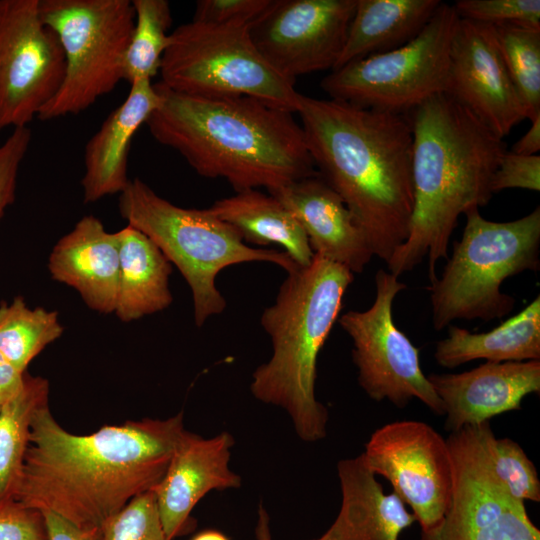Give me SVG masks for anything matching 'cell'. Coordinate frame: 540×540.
<instances>
[{"label":"cell","mask_w":540,"mask_h":540,"mask_svg":"<svg viewBox=\"0 0 540 540\" xmlns=\"http://www.w3.org/2000/svg\"><path fill=\"white\" fill-rule=\"evenodd\" d=\"M357 0H273L249 28L267 63L295 83L305 74L332 71L343 50Z\"/></svg>","instance_id":"obj_15"},{"label":"cell","mask_w":540,"mask_h":540,"mask_svg":"<svg viewBox=\"0 0 540 540\" xmlns=\"http://www.w3.org/2000/svg\"><path fill=\"white\" fill-rule=\"evenodd\" d=\"M488 449L493 471L509 494L523 502H540L537 469L523 448L510 438H497L492 432Z\"/></svg>","instance_id":"obj_31"},{"label":"cell","mask_w":540,"mask_h":540,"mask_svg":"<svg viewBox=\"0 0 540 540\" xmlns=\"http://www.w3.org/2000/svg\"><path fill=\"white\" fill-rule=\"evenodd\" d=\"M458 16L478 23H513L540 29V0H458Z\"/></svg>","instance_id":"obj_33"},{"label":"cell","mask_w":540,"mask_h":540,"mask_svg":"<svg viewBox=\"0 0 540 540\" xmlns=\"http://www.w3.org/2000/svg\"><path fill=\"white\" fill-rule=\"evenodd\" d=\"M160 103L161 96L151 80L132 82L127 98L108 115L87 142L85 173L81 181L86 203L125 189L130 181L127 163L132 138Z\"/></svg>","instance_id":"obj_21"},{"label":"cell","mask_w":540,"mask_h":540,"mask_svg":"<svg viewBox=\"0 0 540 540\" xmlns=\"http://www.w3.org/2000/svg\"><path fill=\"white\" fill-rule=\"evenodd\" d=\"M440 4V0H357L333 70L406 44L421 32Z\"/></svg>","instance_id":"obj_25"},{"label":"cell","mask_w":540,"mask_h":540,"mask_svg":"<svg viewBox=\"0 0 540 540\" xmlns=\"http://www.w3.org/2000/svg\"><path fill=\"white\" fill-rule=\"evenodd\" d=\"M440 278L430 284L432 324L442 330L456 320L491 321L513 310L503 281L540 268V207L508 222L485 219L474 207Z\"/></svg>","instance_id":"obj_7"},{"label":"cell","mask_w":540,"mask_h":540,"mask_svg":"<svg viewBox=\"0 0 540 540\" xmlns=\"http://www.w3.org/2000/svg\"><path fill=\"white\" fill-rule=\"evenodd\" d=\"M191 540H230L225 534L218 530L207 529L197 533Z\"/></svg>","instance_id":"obj_42"},{"label":"cell","mask_w":540,"mask_h":540,"mask_svg":"<svg viewBox=\"0 0 540 540\" xmlns=\"http://www.w3.org/2000/svg\"><path fill=\"white\" fill-rule=\"evenodd\" d=\"M119 209L128 225L147 235L186 280L197 327L225 310L216 278L228 266L268 262L287 274L300 268L284 251L246 245L233 227L208 209L176 206L138 178L120 193Z\"/></svg>","instance_id":"obj_6"},{"label":"cell","mask_w":540,"mask_h":540,"mask_svg":"<svg viewBox=\"0 0 540 540\" xmlns=\"http://www.w3.org/2000/svg\"><path fill=\"white\" fill-rule=\"evenodd\" d=\"M315 540H321V539H320V538H317V539H315Z\"/></svg>","instance_id":"obj_43"},{"label":"cell","mask_w":540,"mask_h":540,"mask_svg":"<svg viewBox=\"0 0 540 540\" xmlns=\"http://www.w3.org/2000/svg\"><path fill=\"white\" fill-rule=\"evenodd\" d=\"M353 280L349 269L314 254L307 267L287 274L260 317L273 352L253 372L250 391L257 400L284 409L305 442L327 435L328 410L315 395L317 360Z\"/></svg>","instance_id":"obj_5"},{"label":"cell","mask_w":540,"mask_h":540,"mask_svg":"<svg viewBox=\"0 0 540 540\" xmlns=\"http://www.w3.org/2000/svg\"><path fill=\"white\" fill-rule=\"evenodd\" d=\"M24 374L0 352V406L19 393Z\"/></svg>","instance_id":"obj_39"},{"label":"cell","mask_w":540,"mask_h":540,"mask_svg":"<svg viewBox=\"0 0 540 540\" xmlns=\"http://www.w3.org/2000/svg\"><path fill=\"white\" fill-rule=\"evenodd\" d=\"M511 188L540 190L539 155H519L507 149L503 152L492 177L491 190L495 194Z\"/></svg>","instance_id":"obj_36"},{"label":"cell","mask_w":540,"mask_h":540,"mask_svg":"<svg viewBox=\"0 0 540 540\" xmlns=\"http://www.w3.org/2000/svg\"><path fill=\"white\" fill-rule=\"evenodd\" d=\"M0 540H47L43 513L12 497L1 498Z\"/></svg>","instance_id":"obj_35"},{"label":"cell","mask_w":540,"mask_h":540,"mask_svg":"<svg viewBox=\"0 0 540 540\" xmlns=\"http://www.w3.org/2000/svg\"><path fill=\"white\" fill-rule=\"evenodd\" d=\"M42 513L47 540H101V528L83 529L50 511Z\"/></svg>","instance_id":"obj_38"},{"label":"cell","mask_w":540,"mask_h":540,"mask_svg":"<svg viewBox=\"0 0 540 540\" xmlns=\"http://www.w3.org/2000/svg\"><path fill=\"white\" fill-rule=\"evenodd\" d=\"M273 0H199L192 20L218 25H253Z\"/></svg>","instance_id":"obj_34"},{"label":"cell","mask_w":540,"mask_h":540,"mask_svg":"<svg viewBox=\"0 0 540 540\" xmlns=\"http://www.w3.org/2000/svg\"><path fill=\"white\" fill-rule=\"evenodd\" d=\"M48 268L53 279L73 287L93 310H115L118 273V233H109L92 216L80 219L52 249Z\"/></svg>","instance_id":"obj_20"},{"label":"cell","mask_w":540,"mask_h":540,"mask_svg":"<svg viewBox=\"0 0 540 540\" xmlns=\"http://www.w3.org/2000/svg\"><path fill=\"white\" fill-rule=\"evenodd\" d=\"M101 540H170L152 490L131 499L101 527Z\"/></svg>","instance_id":"obj_32"},{"label":"cell","mask_w":540,"mask_h":540,"mask_svg":"<svg viewBox=\"0 0 540 540\" xmlns=\"http://www.w3.org/2000/svg\"><path fill=\"white\" fill-rule=\"evenodd\" d=\"M118 233L119 273L115 314L123 322L169 307L170 261L143 232L127 225Z\"/></svg>","instance_id":"obj_23"},{"label":"cell","mask_w":540,"mask_h":540,"mask_svg":"<svg viewBox=\"0 0 540 540\" xmlns=\"http://www.w3.org/2000/svg\"><path fill=\"white\" fill-rule=\"evenodd\" d=\"M134 28L124 58L123 80L130 84L139 79L151 80L160 71L163 54L170 43L172 23L166 0H132Z\"/></svg>","instance_id":"obj_29"},{"label":"cell","mask_w":540,"mask_h":540,"mask_svg":"<svg viewBox=\"0 0 540 540\" xmlns=\"http://www.w3.org/2000/svg\"><path fill=\"white\" fill-rule=\"evenodd\" d=\"M296 218L314 254L361 273L373 252L341 197L319 174L268 192Z\"/></svg>","instance_id":"obj_19"},{"label":"cell","mask_w":540,"mask_h":540,"mask_svg":"<svg viewBox=\"0 0 540 540\" xmlns=\"http://www.w3.org/2000/svg\"><path fill=\"white\" fill-rule=\"evenodd\" d=\"M489 27L527 119L532 120L540 114V29L513 23Z\"/></svg>","instance_id":"obj_30"},{"label":"cell","mask_w":540,"mask_h":540,"mask_svg":"<svg viewBox=\"0 0 540 540\" xmlns=\"http://www.w3.org/2000/svg\"><path fill=\"white\" fill-rule=\"evenodd\" d=\"M409 113L413 212L408 237L387 268L399 277L427 256L431 284L437 279L436 263L448 258L460 215L490 201L492 177L507 148L446 93L430 97Z\"/></svg>","instance_id":"obj_4"},{"label":"cell","mask_w":540,"mask_h":540,"mask_svg":"<svg viewBox=\"0 0 540 540\" xmlns=\"http://www.w3.org/2000/svg\"><path fill=\"white\" fill-rule=\"evenodd\" d=\"M362 455L411 508L421 530L442 520L452 499L453 463L446 439L433 427L416 420L387 423L371 434Z\"/></svg>","instance_id":"obj_14"},{"label":"cell","mask_w":540,"mask_h":540,"mask_svg":"<svg viewBox=\"0 0 540 540\" xmlns=\"http://www.w3.org/2000/svg\"><path fill=\"white\" fill-rule=\"evenodd\" d=\"M427 379L443 403L445 429L489 421L519 410L523 398L540 392V360L485 362L461 373H430Z\"/></svg>","instance_id":"obj_18"},{"label":"cell","mask_w":540,"mask_h":540,"mask_svg":"<svg viewBox=\"0 0 540 540\" xmlns=\"http://www.w3.org/2000/svg\"><path fill=\"white\" fill-rule=\"evenodd\" d=\"M47 380L25 372L19 393L0 406V499L12 497L29 445L36 411L48 404Z\"/></svg>","instance_id":"obj_27"},{"label":"cell","mask_w":540,"mask_h":540,"mask_svg":"<svg viewBox=\"0 0 540 540\" xmlns=\"http://www.w3.org/2000/svg\"><path fill=\"white\" fill-rule=\"evenodd\" d=\"M257 540H273L270 529L269 515L262 504L258 508V520L255 528Z\"/></svg>","instance_id":"obj_41"},{"label":"cell","mask_w":540,"mask_h":540,"mask_svg":"<svg viewBox=\"0 0 540 540\" xmlns=\"http://www.w3.org/2000/svg\"><path fill=\"white\" fill-rule=\"evenodd\" d=\"M42 21L58 36L65 75L38 118L78 114L123 80L135 23L130 0H39Z\"/></svg>","instance_id":"obj_9"},{"label":"cell","mask_w":540,"mask_h":540,"mask_svg":"<svg viewBox=\"0 0 540 540\" xmlns=\"http://www.w3.org/2000/svg\"><path fill=\"white\" fill-rule=\"evenodd\" d=\"M159 107L146 125L197 174L242 192H268L318 174L293 113L250 97H202L155 84Z\"/></svg>","instance_id":"obj_3"},{"label":"cell","mask_w":540,"mask_h":540,"mask_svg":"<svg viewBox=\"0 0 540 540\" xmlns=\"http://www.w3.org/2000/svg\"><path fill=\"white\" fill-rule=\"evenodd\" d=\"M208 210L233 227L244 242L276 244L300 267L313 260L307 235L291 212L273 195L257 189L215 201Z\"/></svg>","instance_id":"obj_26"},{"label":"cell","mask_w":540,"mask_h":540,"mask_svg":"<svg viewBox=\"0 0 540 540\" xmlns=\"http://www.w3.org/2000/svg\"><path fill=\"white\" fill-rule=\"evenodd\" d=\"M234 443L226 431L210 438L182 433L164 476L152 490L170 540L195 529L191 513L210 491L240 488L242 479L229 466Z\"/></svg>","instance_id":"obj_17"},{"label":"cell","mask_w":540,"mask_h":540,"mask_svg":"<svg viewBox=\"0 0 540 540\" xmlns=\"http://www.w3.org/2000/svg\"><path fill=\"white\" fill-rule=\"evenodd\" d=\"M246 25L191 20L170 34L163 54L161 83L202 97H250L297 113L301 94L254 45Z\"/></svg>","instance_id":"obj_8"},{"label":"cell","mask_w":540,"mask_h":540,"mask_svg":"<svg viewBox=\"0 0 540 540\" xmlns=\"http://www.w3.org/2000/svg\"><path fill=\"white\" fill-rule=\"evenodd\" d=\"M444 93L502 139L528 118L487 24L459 17Z\"/></svg>","instance_id":"obj_16"},{"label":"cell","mask_w":540,"mask_h":540,"mask_svg":"<svg viewBox=\"0 0 540 540\" xmlns=\"http://www.w3.org/2000/svg\"><path fill=\"white\" fill-rule=\"evenodd\" d=\"M64 75V52L39 0H0V131L27 127Z\"/></svg>","instance_id":"obj_13"},{"label":"cell","mask_w":540,"mask_h":540,"mask_svg":"<svg viewBox=\"0 0 540 540\" xmlns=\"http://www.w3.org/2000/svg\"><path fill=\"white\" fill-rule=\"evenodd\" d=\"M406 287L388 270H378L373 304L364 311L345 312L338 323L353 343L358 384L372 400L404 408L416 398L443 416V403L421 370L419 349L393 320L394 299Z\"/></svg>","instance_id":"obj_12"},{"label":"cell","mask_w":540,"mask_h":540,"mask_svg":"<svg viewBox=\"0 0 540 540\" xmlns=\"http://www.w3.org/2000/svg\"><path fill=\"white\" fill-rule=\"evenodd\" d=\"M341 507L321 540H399L416 521L394 492L386 494L362 453L340 460Z\"/></svg>","instance_id":"obj_22"},{"label":"cell","mask_w":540,"mask_h":540,"mask_svg":"<svg viewBox=\"0 0 540 540\" xmlns=\"http://www.w3.org/2000/svg\"><path fill=\"white\" fill-rule=\"evenodd\" d=\"M489 422L465 426L446 439L453 492L442 520L419 540H540L523 501L512 497L493 471Z\"/></svg>","instance_id":"obj_11"},{"label":"cell","mask_w":540,"mask_h":540,"mask_svg":"<svg viewBox=\"0 0 540 540\" xmlns=\"http://www.w3.org/2000/svg\"><path fill=\"white\" fill-rule=\"evenodd\" d=\"M434 358L450 369L477 359L494 363L540 360V296L488 332L448 326V336L437 342Z\"/></svg>","instance_id":"obj_24"},{"label":"cell","mask_w":540,"mask_h":540,"mask_svg":"<svg viewBox=\"0 0 540 540\" xmlns=\"http://www.w3.org/2000/svg\"><path fill=\"white\" fill-rule=\"evenodd\" d=\"M531 122L528 131L513 145L512 152L525 156L537 155L540 150V114Z\"/></svg>","instance_id":"obj_40"},{"label":"cell","mask_w":540,"mask_h":540,"mask_svg":"<svg viewBox=\"0 0 540 540\" xmlns=\"http://www.w3.org/2000/svg\"><path fill=\"white\" fill-rule=\"evenodd\" d=\"M297 113L319 176L387 264L406 241L413 212L408 117L303 94Z\"/></svg>","instance_id":"obj_2"},{"label":"cell","mask_w":540,"mask_h":540,"mask_svg":"<svg viewBox=\"0 0 540 540\" xmlns=\"http://www.w3.org/2000/svg\"><path fill=\"white\" fill-rule=\"evenodd\" d=\"M30 142V129L20 127L0 145V219L14 201L18 171Z\"/></svg>","instance_id":"obj_37"},{"label":"cell","mask_w":540,"mask_h":540,"mask_svg":"<svg viewBox=\"0 0 540 540\" xmlns=\"http://www.w3.org/2000/svg\"><path fill=\"white\" fill-rule=\"evenodd\" d=\"M62 332L55 311L30 308L20 296L0 305V352L22 373Z\"/></svg>","instance_id":"obj_28"},{"label":"cell","mask_w":540,"mask_h":540,"mask_svg":"<svg viewBox=\"0 0 540 540\" xmlns=\"http://www.w3.org/2000/svg\"><path fill=\"white\" fill-rule=\"evenodd\" d=\"M458 21L453 4L441 2L412 40L332 70L320 86L330 99L406 115L430 97L444 93Z\"/></svg>","instance_id":"obj_10"},{"label":"cell","mask_w":540,"mask_h":540,"mask_svg":"<svg viewBox=\"0 0 540 540\" xmlns=\"http://www.w3.org/2000/svg\"><path fill=\"white\" fill-rule=\"evenodd\" d=\"M184 430L181 412L76 435L45 404L34 414L12 498L80 528H101L131 499L160 482Z\"/></svg>","instance_id":"obj_1"}]
</instances>
